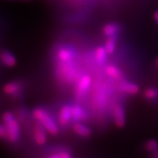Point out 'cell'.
Listing matches in <instances>:
<instances>
[{"instance_id": "obj_10", "label": "cell", "mask_w": 158, "mask_h": 158, "mask_svg": "<svg viewBox=\"0 0 158 158\" xmlns=\"http://www.w3.org/2000/svg\"><path fill=\"white\" fill-rule=\"evenodd\" d=\"M58 58L63 62H68L73 58L74 54L71 51L70 49L68 48H61L57 53Z\"/></svg>"}, {"instance_id": "obj_1", "label": "cell", "mask_w": 158, "mask_h": 158, "mask_svg": "<svg viewBox=\"0 0 158 158\" xmlns=\"http://www.w3.org/2000/svg\"><path fill=\"white\" fill-rule=\"evenodd\" d=\"M33 116L51 135H56L59 132L58 127L46 110L37 108L33 111Z\"/></svg>"}, {"instance_id": "obj_15", "label": "cell", "mask_w": 158, "mask_h": 158, "mask_svg": "<svg viewBox=\"0 0 158 158\" xmlns=\"http://www.w3.org/2000/svg\"><path fill=\"white\" fill-rule=\"evenodd\" d=\"M106 73H107L108 76L114 78H119L122 76V71L118 68H116V67L113 66V65L108 66L106 68Z\"/></svg>"}, {"instance_id": "obj_20", "label": "cell", "mask_w": 158, "mask_h": 158, "mask_svg": "<svg viewBox=\"0 0 158 158\" xmlns=\"http://www.w3.org/2000/svg\"><path fill=\"white\" fill-rule=\"evenodd\" d=\"M7 137V131L5 125L0 124V138H5Z\"/></svg>"}, {"instance_id": "obj_7", "label": "cell", "mask_w": 158, "mask_h": 158, "mask_svg": "<svg viewBox=\"0 0 158 158\" xmlns=\"http://www.w3.org/2000/svg\"><path fill=\"white\" fill-rule=\"evenodd\" d=\"M119 89L123 92L127 94H137L139 91V87L137 84H133V83L124 81L119 85Z\"/></svg>"}, {"instance_id": "obj_5", "label": "cell", "mask_w": 158, "mask_h": 158, "mask_svg": "<svg viewBox=\"0 0 158 158\" xmlns=\"http://www.w3.org/2000/svg\"><path fill=\"white\" fill-rule=\"evenodd\" d=\"M72 118V106L67 105L63 106L59 114V122L62 125L68 124Z\"/></svg>"}, {"instance_id": "obj_8", "label": "cell", "mask_w": 158, "mask_h": 158, "mask_svg": "<svg viewBox=\"0 0 158 158\" xmlns=\"http://www.w3.org/2000/svg\"><path fill=\"white\" fill-rule=\"evenodd\" d=\"M0 58H1L2 62L4 64L8 67H13L16 64V59L13 56V54L7 51H5L2 52L1 55H0Z\"/></svg>"}, {"instance_id": "obj_9", "label": "cell", "mask_w": 158, "mask_h": 158, "mask_svg": "<svg viewBox=\"0 0 158 158\" xmlns=\"http://www.w3.org/2000/svg\"><path fill=\"white\" fill-rule=\"evenodd\" d=\"M73 130L78 135L82 137H88L92 133L90 128L81 123L75 124L73 125Z\"/></svg>"}, {"instance_id": "obj_4", "label": "cell", "mask_w": 158, "mask_h": 158, "mask_svg": "<svg viewBox=\"0 0 158 158\" xmlns=\"http://www.w3.org/2000/svg\"><path fill=\"white\" fill-rule=\"evenodd\" d=\"M114 119L116 125L118 127H122L125 124V113L123 106L121 105H118L114 108Z\"/></svg>"}, {"instance_id": "obj_22", "label": "cell", "mask_w": 158, "mask_h": 158, "mask_svg": "<svg viewBox=\"0 0 158 158\" xmlns=\"http://www.w3.org/2000/svg\"><path fill=\"white\" fill-rule=\"evenodd\" d=\"M156 65H157V67L158 68V58L157 59V60H156Z\"/></svg>"}, {"instance_id": "obj_2", "label": "cell", "mask_w": 158, "mask_h": 158, "mask_svg": "<svg viewBox=\"0 0 158 158\" xmlns=\"http://www.w3.org/2000/svg\"><path fill=\"white\" fill-rule=\"evenodd\" d=\"M2 120L7 131V138L10 142H15L20 135V127L14 115L11 112L4 114Z\"/></svg>"}, {"instance_id": "obj_14", "label": "cell", "mask_w": 158, "mask_h": 158, "mask_svg": "<svg viewBox=\"0 0 158 158\" xmlns=\"http://www.w3.org/2000/svg\"><path fill=\"white\" fill-rule=\"evenodd\" d=\"M85 112L83 108L79 106H75L72 107V118L74 120H80L84 118Z\"/></svg>"}, {"instance_id": "obj_19", "label": "cell", "mask_w": 158, "mask_h": 158, "mask_svg": "<svg viewBox=\"0 0 158 158\" xmlns=\"http://www.w3.org/2000/svg\"><path fill=\"white\" fill-rule=\"evenodd\" d=\"M72 157V155L68 152H61L59 153L54 154V155H51L48 156L49 158H70Z\"/></svg>"}, {"instance_id": "obj_18", "label": "cell", "mask_w": 158, "mask_h": 158, "mask_svg": "<svg viewBox=\"0 0 158 158\" xmlns=\"http://www.w3.org/2000/svg\"><path fill=\"white\" fill-rule=\"evenodd\" d=\"M146 148L148 151L155 152L158 149V142L155 140H149L146 143Z\"/></svg>"}, {"instance_id": "obj_11", "label": "cell", "mask_w": 158, "mask_h": 158, "mask_svg": "<svg viewBox=\"0 0 158 158\" xmlns=\"http://www.w3.org/2000/svg\"><path fill=\"white\" fill-rule=\"evenodd\" d=\"M118 31V27L116 23H108L103 28V33L108 37H114Z\"/></svg>"}, {"instance_id": "obj_12", "label": "cell", "mask_w": 158, "mask_h": 158, "mask_svg": "<svg viewBox=\"0 0 158 158\" xmlns=\"http://www.w3.org/2000/svg\"><path fill=\"white\" fill-rule=\"evenodd\" d=\"M107 51L106 48L103 46H100L96 49L95 51V59L99 63H102L105 62L107 57Z\"/></svg>"}, {"instance_id": "obj_16", "label": "cell", "mask_w": 158, "mask_h": 158, "mask_svg": "<svg viewBox=\"0 0 158 158\" xmlns=\"http://www.w3.org/2000/svg\"><path fill=\"white\" fill-rule=\"evenodd\" d=\"M116 37H110L109 39L106 41V45H105V48H106V50L107 51L108 54H113L115 51L116 48Z\"/></svg>"}, {"instance_id": "obj_17", "label": "cell", "mask_w": 158, "mask_h": 158, "mask_svg": "<svg viewBox=\"0 0 158 158\" xmlns=\"http://www.w3.org/2000/svg\"><path fill=\"white\" fill-rule=\"evenodd\" d=\"M158 95V91L155 88H149L147 89V90L144 92V96L146 98L149 99V100H153L156 98Z\"/></svg>"}, {"instance_id": "obj_3", "label": "cell", "mask_w": 158, "mask_h": 158, "mask_svg": "<svg viewBox=\"0 0 158 158\" xmlns=\"http://www.w3.org/2000/svg\"><path fill=\"white\" fill-rule=\"evenodd\" d=\"M45 130H46L45 128L40 122L36 124V125L35 126V139L36 143L39 145H43L46 142L47 135Z\"/></svg>"}, {"instance_id": "obj_21", "label": "cell", "mask_w": 158, "mask_h": 158, "mask_svg": "<svg viewBox=\"0 0 158 158\" xmlns=\"http://www.w3.org/2000/svg\"><path fill=\"white\" fill-rule=\"evenodd\" d=\"M155 19L157 20V21H158V12H157V13H155Z\"/></svg>"}, {"instance_id": "obj_6", "label": "cell", "mask_w": 158, "mask_h": 158, "mask_svg": "<svg viewBox=\"0 0 158 158\" xmlns=\"http://www.w3.org/2000/svg\"><path fill=\"white\" fill-rule=\"evenodd\" d=\"M91 82H92V79L90 76H84L79 81L78 84V94L80 95H82L84 94L86 91H88Z\"/></svg>"}, {"instance_id": "obj_13", "label": "cell", "mask_w": 158, "mask_h": 158, "mask_svg": "<svg viewBox=\"0 0 158 158\" xmlns=\"http://www.w3.org/2000/svg\"><path fill=\"white\" fill-rule=\"evenodd\" d=\"M20 86L19 84L15 82H10L8 83L4 86L3 90L6 94H13L16 93L19 90Z\"/></svg>"}]
</instances>
